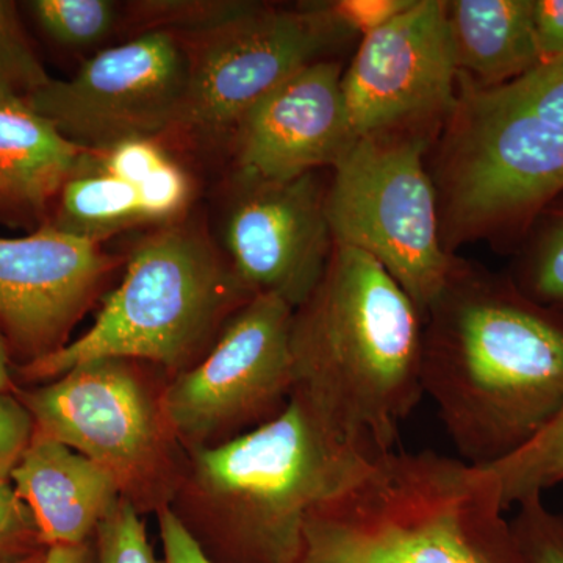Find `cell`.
<instances>
[{"mask_svg":"<svg viewBox=\"0 0 563 563\" xmlns=\"http://www.w3.org/2000/svg\"><path fill=\"white\" fill-rule=\"evenodd\" d=\"M435 136H363L332 169L325 213L333 244L384 266L422 314L442 292L454 255L443 247L428 157Z\"/></svg>","mask_w":563,"mask_h":563,"instance_id":"cell-8","label":"cell"},{"mask_svg":"<svg viewBox=\"0 0 563 563\" xmlns=\"http://www.w3.org/2000/svg\"><path fill=\"white\" fill-rule=\"evenodd\" d=\"M99 157L66 181L46 225L102 243L114 233L146 224L136 188L103 172Z\"/></svg>","mask_w":563,"mask_h":563,"instance_id":"cell-19","label":"cell"},{"mask_svg":"<svg viewBox=\"0 0 563 563\" xmlns=\"http://www.w3.org/2000/svg\"><path fill=\"white\" fill-rule=\"evenodd\" d=\"M51 80L25 35L16 5L0 0V101H27Z\"/></svg>","mask_w":563,"mask_h":563,"instance_id":"cell-23","label":"cell"},{"mask_svg":"<svg viewBox=\"0 0 563 563\" xmlns=\"http://www.w3.org/2000/svg\"><path fill=\"white\" fill-rule=\"evenodd\" d=\"M495 90L563 132V55Z\"/></svg>","mask_w":563,"mask_h":563,"instance_id":"cell-27","label":"cell"},{"mask_svg":"<svg viewBox=\"0 0 563 563\" xmlns=\"http://www.w3.org/2000/svg\"><path fill=\"white\" fill-rule=\"evenodd\" d=\"M246 7L242 2H135L129 18L141 33L185 31L199 33L228 21Z\"/></svg>","mask_w":563,"mask_h":563,"instance_id":"cell-24","label":"cell"},{"mask_svg":"<svg viewBox=\"0 0 563 563\" xmlns=\"http://www.w3.org/2000/svg\"><path fill=\"white\" fill-rule=\"evenodd\" d=\"M41 563H96L95 539L74 547L47 548Z\"/></svg>","mask_w":563,"mask_h":563,"instance_id":"cell-35","label":"cell"},{"mask_svg":"<svg viewBox=\"0 0 563 563\" xmlns=\"http://www.w3.org/2000/svg\"><path fill=\"white\" fill-rule=\"evenodd\" d=\"M412 0H340L328 2L329 9L354 35H368L391 21Z\"/></svg>","mask_w":563,"mask_h":563,"instance_id":"cell-32","label":"cell"},{"mask_svg":"<svg viewBox=\"0 0 563 563\" xmlns=\"http://www.w3.org/2000/svg\"><path fill=\"white\" fill-rule=\"evenodd\" d=\"M44 554H46V551H41V553L29 555V558H25V559H21V561L9 562V563H41V562H43Z\"/></svg>","mask_w":563,"mask_h":563,"instance_id":"cell-37","label":"cell"},{"mask_svg":"<svg viewBox=\"0 0 563 563\" xmlns=\"http://www.w3.org/2000/svg\"><path fill=\"white\" fill-rule=\"evenodd\" d=\"M96 563H165L155 555L143 517L124 498L95 536Z\"/></svg>","mask_w":563,"mask_h":563,"instance_id":"cell-25","label":"cell"},{"mask_svg":"<svg viewBox=\"0 0 563 563\" xmlns=\"http://www.w3.org/2000/svg\"><path fill=\"white\" fill-rule=\"evenodd\" d=\"M429 152L440 235L453 255L473 242L514 254L563 192V132L501 90L459 79L457 102Z\"/></svg>","mask_w":563,"mask_h":563,"instance_id":"cell-6","label":"cell"},{"mask_svg":"<svg viewBox=\"0 0 563 563\" xmlns=\"http://www.w3.org/2000/svg\"><path fill=\"white\" fill-rule=\"evenodd\" d=\"M512 529L526 563H563V514L553 512L543 496L518 504Z\"/></svg>","mask_w":563,"mask_h":563,"instance_id":"cell-26","label":"cell"},{"mask_svg":"<svg viewBox=\"0 0 563 563\" xmlns=\"http://www.w3.org/2000/svg\"><path fill=\"white\" fill-rule=\"evenodd\" d=\"M448 22L459 79L474 88H501L542 63L533 0H453Z\"/></svg>","mask_w":563,"mask_h":563,"instance_id":"cell-18","label":"cell"},{"mask_svg":"<svg viewBox=\"0 0 563 563\" xmlns=\"http://www.w3.org/2000/svg\"><path fill=\"white\" fill-rule=\"evenodd\" d=\"M422 329L420 310L380 263L333 244L320 282L292 312V401L369 461L398 450L424 396Z\"/></svg>","mask_w":563,"mask_h":563,"instance_id":"cell-2","label":"cell"},{"mask_svg":"<svg viewBox=\"0 0 563 563\" xmlns=\"http://www.w3.org/2000/svg\"><path fill=\"white\" fill-rule=\"evenodd\" d=\"M240 181L224 224L229 265L251 295L301 306L333 250L328 187L318 173L284 181Z\"/></svg>","mask_w":563,"mask_h":563,"instance_id":"cell-14","label":"cell"},{"mask_svg":"<svg viewBox=\"0 0 563 563\" xmlns=\"http://www.w3.org/2000/svg\"><path fill=\"white\" fill-rule=\"evenodd\" d=\"M187 454L169 509L210 563H298L307 515L372 462L292 399L276 420Z\"/></svg>","mask_w":563,"mask_h":563,"instance_id":"cell-4","label":"cell"},{"mask_svg":"<svg viewBox=\"0 0 563 563\" xmlns=\"http://www.w3.org/2000/svg\"><path fill=\"white\" fill-rule=\"evenodd\" d=\"M18 387L11 374V357L9 347L0 335V393H11L18 395Z\"/></svg>","mask_w":563,"mask_h":563,"instance_id":"cell-36","label":"cell"},{"mask_svg":"<svg viewBox=\"0 0 563 563\" xmlns=\"http://www.w3.org/2000/svg\"><path fill=\"white\" fill-rule=\"evenodd\" d=\"M422 321V393L461 461L490 468L563 409V310L507 274L455 257Z\"/></svg>","mask_w":563,"mask_h":563,"instance_id":"cell-1","label":"cell"},{"mask_svg":"<svg viewBox=\"0 0 563 563\" xmlns=\"http://www.w3.org/2000/svg\"><path fill=\"white\" fill-rule=\"evenodd\" d=\"M155 518H157L158 533H161L163 562L210 563L209 559L199 550L198 544L192 542L184 526L174 517L169 507L155 515Z\"/></svg>","mask_w":563,"mask_h":563,"instance_id":"cell-34","label":"cell"},{"mask_svg":"<svg viewBox=\"0 0 563 563\" xmlns=\"http://www.w3.org/2000/svg\"><path fill=\"white\" fill-rule=\"evenodd\" d=\"M35 422L18 395L0 393V481L10 483L11 472L31 443Z\"/></svg>","mask_w":563,"mask_h":563,"instance_id":"cell-31","label":"cell"},{"mask_svg":"<svg viewBox=\"0 0 563 563\" xmlns=\"http://www.w3.org/2000/svg\"><path fill=\"white\" fill-rule=\"evenodd\" d=\"M99 154L70 143L27 103L0 101V225H46L66 181Z\"/></svg>","mask_w":563,"mask_h":563,"instance_id":"cell-17","label":"cell"},{"mask_svg":"<svg viewBox=\"0 0 563 563\" xmlns=\"http://www.w3.org/2000/svg\"><path fill=\"white\" fill-rule=\"evenodd\" d=\"M135 188L146 224L173 221L191 198L190 177L173 158Z\"/></svg>","mask_w":563,"mask_h":563,"instance_id":"cell-28","label":"cell"},{"mask_svg":"<svg viewBox=\"0 0 563 563\" xmlns=\"http://www.w3.org/2000/svg\"><path fill=\"white\" fill-rule=\"evenodd\" d=\"M169 379L150 363L96 358L18 398L36 433L102 466L146 517L169 507L187 465L163 404Z\"/></svg>","mask_w":563,"mask_h":563,"instance_id":"cell-7","label":"cell"},{"mask_svg":"<svg viewBox=\"0 0 563 563\" xmlns=\"http://www.w3.org/2000/svg\"><path fill=\"white\" fill-rule=\"evenodd\" d=\"M343 66L318 60L299 69L233 132L239 180L284 181L335 168L355 135L343 95Z\"/></svg>","mask_w":563,"mask_h":563,"instance_id":"cell-15","label":"cell"},{"mask_svg":"<svg viewBox=\"0 0 563 563\" xmlns=\"http://www.w3.org/2000/svg\"><path fill=\"white\" fill-rule=\"evenodd\" d=\"M190 81L187 44L172 32L139 33L51 79L25 101L77 146L103 152L122 141L174 131Z\"/></svg>","mask_w":563,"mask_h":563,"instance_id":"cell-11","label":"cell"},{"mask_svg":"<svg viewBox=\"0 0 563 563\" xmlns=\"http://www.w3.org/2000/svg\"><path fill=\"white\" fill-rule=\"evenodd\" d=\"M31 9L41 29L70 49L102 43L120 24V7L110 0H35Z\"/></svg>","mask_w":563,"mask_h":563,"instance_id":"cell-22","label":"cell"},{"mask_svg":"<svg viewBox=\"0 0 563 563\" xmlns=\"http://www.w3.org/2000/svg\"><path fill=\"white\" fill-rule=\"evenodd\" d=\"M506 512L492 470L395 450L310 510L298 563H526Z\"/></svg>","mask_w":563,"mask_h":563,"instance_id":"cell-3","label":"cell"},{"mask_svg":"<svg viewBox=\"0 0 563 563\" xmlns=\"http://www.w3.org/2000/svg\"><path fill=\"white\" fill-rule=\"evenodd\" d=\"M506 274L533 301L563 310V192L533 222Z\"/></svg>","mask_w":563,"mask_h":563,"instance_id":"cell-20","label":"cell"},{"mask_svg":"<svg viewBox=\"0 0 563 563\" xmlns=\"http://www.w3.org/2000/svg\"><path fill=\"white\" fill-rule=\"evenodd\" d=\"M292 312L277 296H252L202 361L169 379L163 404L187 453L231 442L287 409L295 390Z\"/></svg>","mask_w":563,"mask_h":563,"instance_id":"cell-10","label":"cell"},{"mask_svg":"<svg viewBox=\"0 0 563 563\" xmlns=\"http://www.w3.org/2000/svg\"><path fill=\"white\" fill-rule=\"evenodd\" d=\"M46 551L29 507L13 485L0 481V563L21 561Z\"/></svg>","mask_w":563,"mask_h":563,"instance_id":"cell-29","label":"cell"},{"mask_svg":"<svg viewBox=\"0 0 563 563\" xmlns=\"http://www.w3.org/2000/svg\"><path fill=\"white\" fill-rule=\"evenodd\" d=\"M191 36L185 43L190 81L174 131L214 140L232 136L255 103L354 33L328 2L298 9L246 3L228 21Z\"/></svg>","mask_w":563,"mask_h":563,"instance_id":"cell-9","label":"cell"},{"mask_svg":"<svg viewBox=\"0 0 563 563\" xmlns=\"http://www.w3.org/2000/svg\"><path fill=\"white\" fill-rule=\"evenodd\" d=\"M10 484L31 510L46 550L90 542L121 499L102 466L36 432Z\"/></svg>","mask_w":563,"mask_h":563,"instance_id":"cell-16","label":"cell"},{"mask_svg":"<svg viewBox=\"0 0 563 563\" xmlns=\"http://www.w3.org/2000/svg\"><path fill=\"white\" fill-rule=\"evenodd\" d=\"M533 33L542 63L562 57L563 0H533Z\"/></svg>","mask_w":563,"mask_h":563,"instance_id":"cell-33","label":"cell"},{"mask_svg":"<svg viewBox=\"0 0 563 563\" xmlns=\"http://www.w3.org/2000/svg\"><path fill=\"white\" fill-rule=\"evenodd\" d=\"M488 470L498 477L506 510L563 483V409L531 442Z\"/></svg>","mask_w":563,"mask_h":563,"instance_id":"cell-21","label":"cell"},{"mask_svg":"<svg viewBox=\"0 0 563 563\" xmlns=\"http://www.w3.org/2000/svg\"><path fill=\"white\" fill-rule=\"evenodd\" d=\"M169 158L155 140L133 139L101 152L99 166L110 176L139 187Z\"/></svg>","mask_w":563,"mask_h":563,"instance_id":"cell-30","label":"cell"},{"mask_svg":"<svg viewBox=\"0 0 563 563\" xmlns=\"http://www.w3.org/2000/svg\"><path fill=\"white\" fill-rule=\"evenodd\" d=\"M342 85L358 139L388 133L437 139L459 90L448 0H412L362 36Z\"/></svg>","mask_w":563,"mask_h":563,"instance_id":"cell-12","label":"cell"},{"mask_svg":"<svg viewBox=\"0 0 563 563\" xmlns=\"http://www.w3.org/2000/svg\"><path fill=\"white\" fill-rule=\"evenodd\" d=\"M252 296L201 232L165 225L133 247L121 284L102 296L91 328L18 373L51 383L80 363L114 357L150 363L174 377L202 361Z\"/></svg>","mask_w":563,"mask_h":563,"instance_id":"cell-5","label":"cell"},{"mask_svg":"<svg viewBox=\"0 0 563 563\" xmlns=\"http://www.w3.org/2000/svg\"><path fill=\"white\" fill-rule=\"evenodd\" d=\"M118 266L102 243L51 225L0 239V335L18 368L69 343Z\"/></svg>","mask_w":563,"mask_h":563,"instance_id":"cell-13","label":"cell"}]
</instances>
